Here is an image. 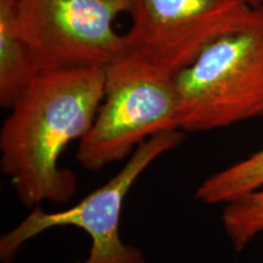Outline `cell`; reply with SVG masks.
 Here are the masks:
<instances>
[{"mask_svg": "<svg viewBox=\"0 0 263 263\" xmlns=\"http://www.w3.org/2000/svg\"><path fill=\"white\" fill-rule=\"evenodd\" d=\"M104 94L105 68L49 71L10 107L0 130V168L26 207L74 195L76 176L59 161L93 126Z\"/></svg>", "mask_w": 263, "mask_h": 263, "instance_id": "1", "label": "cell"}, {"mask_svg": "<svg viewBox=\"0 0 263 263\" xmlns=\"http://www.w3.org/2000/svg\"><path fill=\"white\" fill-rule=\"evenodd\" d=\"M183 132H207L263 116V6L248 25L210 44L174 76Z\"/></svg>", "mask_w": 263, "mask_h": 263, "instance_id": "2", "label": "cell"}, {"mask_svg": "<svg viewBox=\"0 0 263 263\" xmlns=\"http://www.w3.org/2000/svg\"><path fill=\"white\" fill-rule=\"evenodd\" d=\"M170 130H182L174 76L126 52L105 67L103 103L93 126L80 140L77 161L85 170L99 171Z\"/></svg>", "mask_w": 263, "mask_h": 263, "instance_id": "3", "label": "cell"}, {"mask_svg": "<svg viewBox=\"0 0 263 263\" xmlns=\"http://www.w3.org/2000/svg\"><path fill=\"white\" fill-rule=\"evenodd\" d=\"M185 132L170 130L144 141L123 168L73 207L47 212L35 206L26 218L0 239V259L14 261L26 242L49 229L74 227L91 240L88 257L81 263H145L141 250L124 244L120 234L123 202L141 173L160 156L182 144Z\"/></svg>", "mask_w": 263, "mask_h": 263, "instance_id": "4", "label": "cell"}, {"mask_svg": "<svg viewBox=\"0 0 263 263\" xmlns=\"http://www.w3.org/2000/svg\"><path fill=\"white\" fill-rule=\"evenodd\" d=\"M133 0H17L18 29L41 72L105 68L127 52L115 31Z\"/></svg>", "mask_w": 263, "mask_h": 263, "instance_id": "5", "label": "cell"}, {"mask_svg": "<svg viewBox=\"0 0 263 263\" xmlns=\"http://www.w3.org/2000/svg\"><path fill=\"white\" fill-rule=\"evenodd\" d=\"M249 0H133L127 52L171 76L255 14Z\"/></svg>", "mask_w": 263, "mask_h": 263, "instance_id": "6", "label": "cell"}, {"mask_svg": "<svg viewBox=\"0 0 263 263\" xmlns=\"http://www.w3.org/2000/svg\"><path fill=\"white\" fill-rule=\"evenodd\" d=\"M42 72L18 29L17 0H0V104L11 107Z\"/></svg>", "mask_w": 263, "mask_h": 263, "instance_id": "7", "label": "cell"}, {"mask_svg": "<svg viewBox=\"0 0 263 263\" xmlns=\"http://www.w3.org/2000/svg\"><path fill=\"white\" fill-rule=\"evenodd\" d=\"M259 188H263V149L206 178L196 189V199L226 205Z\"/></svg>", "mask_w": 263, "mask_h": 263, "instance_id": "8", "label": "cell"}, {"mask_svg": "<svg viewBox=\"0 0 263 263\" xmlns=\"http://www.w3.org/2000/svg\"><path fill=\"white\" fill-rule=\"evenodd\" d=\"M223 228L236 251H241L263 233V188L226 203Z\"/></svg>", "mask_w": 263, "mask_h": 263, "instance_id": "9", "label": "cell"}, {"mask_svg": "<svg viewBox=\"0 0 263 263\" xmlns=\"http://www.w3.org/2000/svg\"><path fill=\"white\" fill-rule=\"evenodd\" d=\"M249 3L254 8H262L263 6V0H249Z\"/></svg>", "mask_w": 263, "mask_h": 263, "instance_id": "10", "label": "cell"}]
</instances>
